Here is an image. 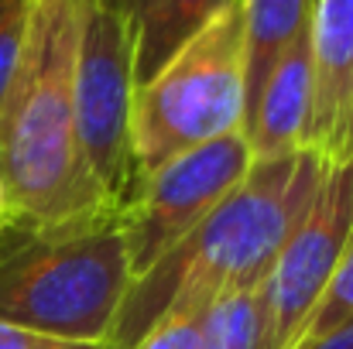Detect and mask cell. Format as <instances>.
Here are the masks:
<instances>
[{
  "instance_id": "obj_1",
  "label": "cell",
  "mask_w": 353,
  "mask_h": 349,
  "mask_svg": "<svg viewBox=\"0 0 353 349\" xmlns=\"http://www.w3.org/2000/svg\"><path fill=\"white\" fill-rule=\"evenodd\" d=\"M326 161L302 147L254 161L247 178L151 271L130 281L107 349H134L172 319H196L216 298L261 284L278 250L305 216Z\"/></svg>"
},
{
  "instance_id": "obj_2",
  "label": "cell",
  "mask_w": 353,
  "mask_h": 349,
  "mask_svg": "<svg viewBox=\"0 0 353 349\" xmlns=\"http://www.w3.org/2000/svg\"><path fill=\"white\" fill-rule=\"evenodd\" d=\"M83 0H34L31 31L0 103V178L17 220L117 213L93 182L76 130Z\"/></svg>"
},
{
  "instance_id": "obj_3",
  "label": "cell",
  "mask_w": 353,
  "mask_h": 349,
  "mask_svg": "<svg viewBox=\"0 0 353 349\" xmlns=\"http://www.w3.org/2000/svg\"><path fill=\"white\" fill-rule=\"evenodd\" d=\"M120 213L0 226V322L48 336L110 343L130 291Z\"/></svg>"
},
{
  "instance_id": "obj_4",
  "label": "cell",
  "mask_w": 353,
  "mask_h": 349,
  "mask_svg": "<svg viewBox=\"0 0 353 349\" xmlns=\"http://www.w3.org/2000/svg\"><path fill=\"white\" fill-rule=\"evenodd\" d=\"M247 127L243 7L234 0L196 31L130 103V158L137 178L165 161Z\"/></svg>"
},
{
  "instance_id": "obj_5",
  "label": "cell",
  "mask_w": 353,
  "mask_h": 349,
  "mask_svg": "<svg viewBox=\"0 0 353 349\" xmlns=\"http://www.w3.org/2000/svg\"><path fill=\"white\" fill-rule=\"evenodd\" d=\"M137 41L127 0H83L76 62V130L86 168L110 209L127 202L137 171L130 158V103Z\"/></svg>"
},
{
  "instance_id": "obj_6",
  "label": "cell",
  "mask_w": 353,
  "mask_h": 349,
  "mask_svg": "<svg viewBox=\"0 0 353 349\" xmlns=\"http://www.w3.org/2000/svg\"><path fill=\"white\" fill-rule=\"evenodd\" d=\"M250 165V140L243 130H234L141 175L120 206L134 281L196 230L247 178Z\"/></svg>"
},
{
  "instance_id": "obj_7",
  "label": "cell",
  "mask_w": 353,
  "mask_h": 349,
  "mask_svg": "<svg viewBox=\"0 0 353 349\" xmlns=\"http://www.w3.org/2000/svg\"><path fill=\"white\" fill-rule=\"evenodd\" d=\"M353 240V151L326 165L323 182L261 281L264 349H295Z\"/></svg>"
},
{
  "instance_id": "obj_8",
  "label": "cell",
  "mask_w": 353,
  "mask_h": 349,
  "mask_svg": "<svg viewBox=\"0 0 353 349\" xmlns=\"http://www.w3.org/2000/svg\"><path fill=\"white\" fill-rule=\"evenodd\" d=\"M312 116L305 147L326 165L343 158L353 107V0H312Z\"/></svg>"
},
{
  "instance_id": "obj_9",
  "label": "cell",
  "mask_w": 353,
  "mask_h": 349,
  "mask_svg": "<svg viewBox=\"0 0 353 349\" xmlns=\"http://www.w3.org/2000/svg\"><path fill=\"white\" fill-rule=\"evenodd\" d=\"M312 116V48H309V24L299 38L281 52L271 76L264 79L250 114H247V140L254 161L285 158L305 147Z\"/></svg>"
},
{
  "instance_id": "obj_10",
  "label": "cell",
  "mask_w": 353,
  "mask_h": 349,
  "mask_svg": "<svg viewBox=\"0 0 353 349\" xmlns=\"http://www.w3.org/2000/svg\"><path fill=\"white\" fill-rule=\"evenodd\" d=\"M234 0H127L137 41V86Z\"/></svg>"
},
{
  "instance_id": "obj_11",
  "label": "cell",
  "mask_w": 353,
  "mask_h": 349,
  "mask_svg": "<svg viewBox=\"0 0 353 349\" xmlns=\"http://www.w3.org/2000/svg\"><path fill=\"white\" fill-rule=\"evenodd\" d=\"M247 41V114L281 52L309 24L312 0H240Z\"/></svg>"
},
{
  "instance_id": "obj_12",
  "label": "cell",
  "mask_w": 353,
  "mask_h": 349,
  "mask_svg": "<svg viewBox=\"0 0 353 349\" xmlns=\"http://www.w3.org/2000/svg\"><path fill=\"white\" fill-rule=\"evenodd\" d=\"M264 291L261 284L236 288L199 315L203 349H264Z\"/></svg>"
},
{
  "instance_id": "obj_13",
  "label": "cell",
  "mask_w": 353,
  "mask_h": 349,
  "mask_svg": "<svg viewBox=\"0 0 353 349\" xmlns=\"http://www.w3.org/2000/svg\"><path fill=\"white\" fill-rule=\"evenodd\" d=\"M350 319H353V240L347 246V253H343V260H340V267H336V274H333V281H330V288H326V295L319 298L316 312L309 315L295 349L319 339V336H326V332H333L336 326H343Z\"/></svg>"
},
{
  "instance_id": "obj_14",
  "label": "cell",
  "mask_w": 353,
  "mask_h": 349,
  "mask_svg": "<svg viewBox=\"0 0 353 349\" xmlns=\"http://www.w3.org/2000/svg\"><path fill=\"white\" fill-rule=\"evenodd\" d=\"M31 14H34V0H0V103L17 72L31 31Z\"/></svg>"
},
{
  "instance_id": "obj_15",
  "label": "cell",
  "mask_w": 353,
  "mask_h": 349,
  "mask_svg": "<svg viewBox=\"0 0 353 349\" xmlns=\"http://www.w3.org/2000/svg\"><path fill=\"white\" fill-rule=\"evenodd\" d=\"M0 349H107V343H83V339L48 336V332H34L24 326L0 322Z\"/></svg>"
},
{
  "instance_id": "obj_16",
  "label": "cell",
  "mask_w": 353,
  "mask_h": 349,
  "mask_svg": "<svg viewBox=\"0 0 353 349\" xmlns=\"http://www.w3.org/2000/svg\"><path fill=\"white\" fill-rule=\"evenodd\" d=\"M134 349H203L199 339V315L196 319H172L151 329Z\"/></svg>"
},
{
  "instance_id": "obj_17",
  "label": "cell",
  "mask_w": 353,
  "mask_h": 349,
  "mask_svg": "<svg viewBox=\"0 0 353 349\" xmlns=\"http://www.w3.org/2000/svg\"><path fill=\"white\" fill-rule=\"evenodd\" d=\"M299 349H353V319L343 322V326H336L333 332H326V336H319V339L299 346Z\"/></svg>"
},
{
  "instance_id": "obj_18",
  "label": "cell",
  "mask_w": 353,
  "mask_h": 349,
  "mask_svg": "<svg viewBox=\"0 0 353 349\" xmlns=\"http://www.w3.org/2000/svg\"><path fill=\"white\" fill-rule=\"evenodd\" d=\"M7 220H14V213H10V199H7V185H3V178H0V226H3Z\"/></svg>"
},
{
  "instance_id": "obj_19",
  "label": "cell",
  "mask_w": 353,
  "mask_h": 349,
  "mask_svg": "<svg viewBox=\"0 0 353 349\" xmlns=\"http://www.w3.org/2000/svg\"><path fill=\"white\" fill-rule=\"evenodd\" d=\"M353 151V107H350V123H347V140H343V158Z\"/></svg>"
}]
</instances>
